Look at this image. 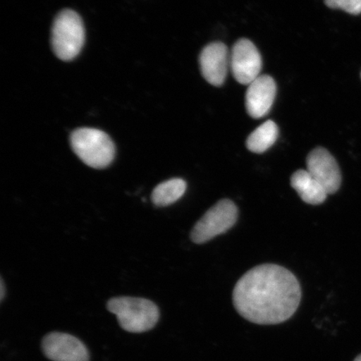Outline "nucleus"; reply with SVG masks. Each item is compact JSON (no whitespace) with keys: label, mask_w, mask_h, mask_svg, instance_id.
I'll return each instance as SVG.
<instances>
[{"label":"nucleus","mask_w":361,"mask_h":361,"mask_svg":"<svg viewBox=\"0 0 361 361\" xmlns=\"http://www.w3.org/2000/svg\"><path fill=\"white\" fill-rule=\"evenodd\" d=\"M42 350L44 355L53 361H89L87 347L69 334H48L43 338Z\"/></svg>","instance_id":"obj_8"},{"label":"nucleus","mask_w":361,"mask_h":361,"mask_svg":"<svg viewBox=\"0 0 361 361\" xmlns=\"http://www.w3.org/2000/svg\"><path fill=\"white\" fill-rule=\"evenodd\" d=\"M107 310L116 316L121 327L130 333L150 331L156 326L160 315L157 306L142 298H113L108 301Z\"/></svg>","instance_id":"obj_2"},{"label":"nucleus","mask_w":361,"mask_h":361,"mask_svg":"<svg viewBox=\"0 0 361 361\" xmlns=\"http://www.w3.org/2000/svg\"><path fill=\"white\" fill-rule=\"evenodd\" d=\"M301 287L295 274L277 264L256 266L233 292L237 312L251 323L273 326L290 319L299 308Z\"/></svg>","instance_id":"obj_1"},{"label":"nucleus","mask_w":361,"mask_h":361,"mask_svg":"<svg viewBox=\"0 0 361 361\" xmlns=\"http://www.w3.org/2000/svg\"><path fill=\"white\" fill-rule=\"evenodd\" d=\"M354 361H361V354L357 356Z\"/></svg>","instance_id":"obj_16"},{"label":"nucleus","mask_w":361,"mask_h":361,"mask_svg":"<svg viewBox=\"0 0 361 361\" xmlns=\"http://www.w3.org/2000/svg\"><path fill=\"white\" fill-rule=\"evenodd\" d=\"M290 183L301 200L308 204H322L328 196L326 189L307 170H298L293 173Z\"/></svg>","instance_id":"obj_11"},{"label":"nucleus","mask_w":361,"mask_h":361,"mask_svg":"<svg viewBox=\"0 0 361 361\" xmlns=\"http://www.w3.org/2000/svg\"><path fill=\"white\" fill-rule=\"evenodd\" d=\"M85 42V29L80 17L74 11L59 13L52 28V48L56 56L69 61L79 55Z\"/></svg>","instance_id":"obj_4"},{"label":"nucleus","mask_w":361,"mask_h":361,"mask_svg":"<svg viewBox=\"0 0 361 361\" xmlns=\"http://www.w3.org/2000/svg\"><path fill=\"white\" fill-rule=\"evenodd\" d=\"M307 171L322 185L329 194L336 193L341 184V173L336 160L326 149L317 147L309 153Z\"/></svg>","instance_id":"obj_7"},{"label":"nucleus","mask_w":361,"mask_h":361,"mask_svg":"<svg viewBox=\"0 0 361 361\" xmlns=\"http://www.w3.org/2000/svg\"><path fill=\"white\" fill-rule=\"evenodd\" d=\"M279 128L273 121H265L247 139V148L252 152L264 153L274 145L278 138Z\"/></svg>","instance_id":"obj_12"},{"label":"nucleus","mask_w":361,"mask_h":361,"mask_svg":"<svg viewBox=\"0 0 361 361\" xmlns=\"http://www.w3.org/2000/svg\"><path fill=\"white\" fill-rule=\"evenodd\" d=\"M71 144L75 154L90 168L106 169L114 160V143L102 130L92 128L75 130L71 135Z\"/></svg>","instance_id":"obj_3"},{"label":"nucleus","mask_w":361,"mask_h":361,"mask_svg":"<svg viewBox=\"0 0 361 361\" xmlns=\"http://www.w3.org/2000/svg\"><path fill=\"white\" fill-rule=\"evenodd\" d=\"M187 183L180 178H173L157 185L152 194V201L157 207L173 204L184 195Z\"/></svg>","instance_id":"obj_13"},{"label":"nucleus","mask_w":361,"mask_h":361,"mask_svg":"<svg viewBox=\"0 0 361 361\" xmlns=\"http://www.w3.org/2000/svg\"><path fill=\"white\" fill-rule=\"evenodd\" d=\"M238 215L235 203L229 200H220L194 226L190 235L192 241L202 245L228 231L236 224Z\"/></svg>","instance_id":"obj_5"},{"label":"nucleus","mask_w":361,"mask_h":361,"mask_svg":"<svg viewBox=\"0 0 361 361\" xmlns=\"http://www.w3.org/2000/svg\"><path fill=\"white\" fill-rule=\"evenodd\" d=\"M326 6L335 10H342L350 15L361 13V0H324Z\"/></svg>","instance_id":"obj_14"},{"label":"nucleus","mask_w":361,"mask_h":361,"mask_svg":"<svg viewBox=\"0 0 361 361\" xmlns=\"http://www.w3.org/2000/svg\"><path fill=\"white\" fill-rule=\"evenodd\" d=\"M1 286H0V299L1 300H4V295H6V286H4V283L3 279H1Z\"/></svg>","instance_id":"obj_15"},{"label":"nucleus","mask_w":361,"mask_h":361,"mask_svg":"<svg viewBox=\"0 0 361 361\" xmlns=\"http://www.w3.org/2000/svg\"><path fill=\"white\" fill-rule=\"evenodd\" d=\"M276 83L269 75H260L248 85L246 109L252 118L259 119L268 114L276 97Z\"/></svg>","instance_id":"obj_10"},{"label":"nucleus","mask_w":361,"mask_h":361,"mask_svg":"<svg viewBox=\"0 0 361 361\" xmlns=\"http://www.w3.org/2000/svg\"><path fill=\"white\" fill-rule=\"evenodd\" d=\"M203 78L211 85L221 87L227 78L230 58L227 47L215 42L202 49L200 59Z\"/></svg>","instance_id":"obj_9"},{"label":"nucleus","mask_w":361,"mask_h":361,"mask_svg":"<svg viewBox=\"0 0 361 361\" xmlns=\"http://www.w3.org/2000/svg\"><path fill=\"white\" fill-rule=\"evenodd\" d=\"M230 67L238 82L250 85L259 78L262 58L258 49L250 39H241L233 45Z\"/></svg>","instance_id":"obj_6"}]
</instances>
